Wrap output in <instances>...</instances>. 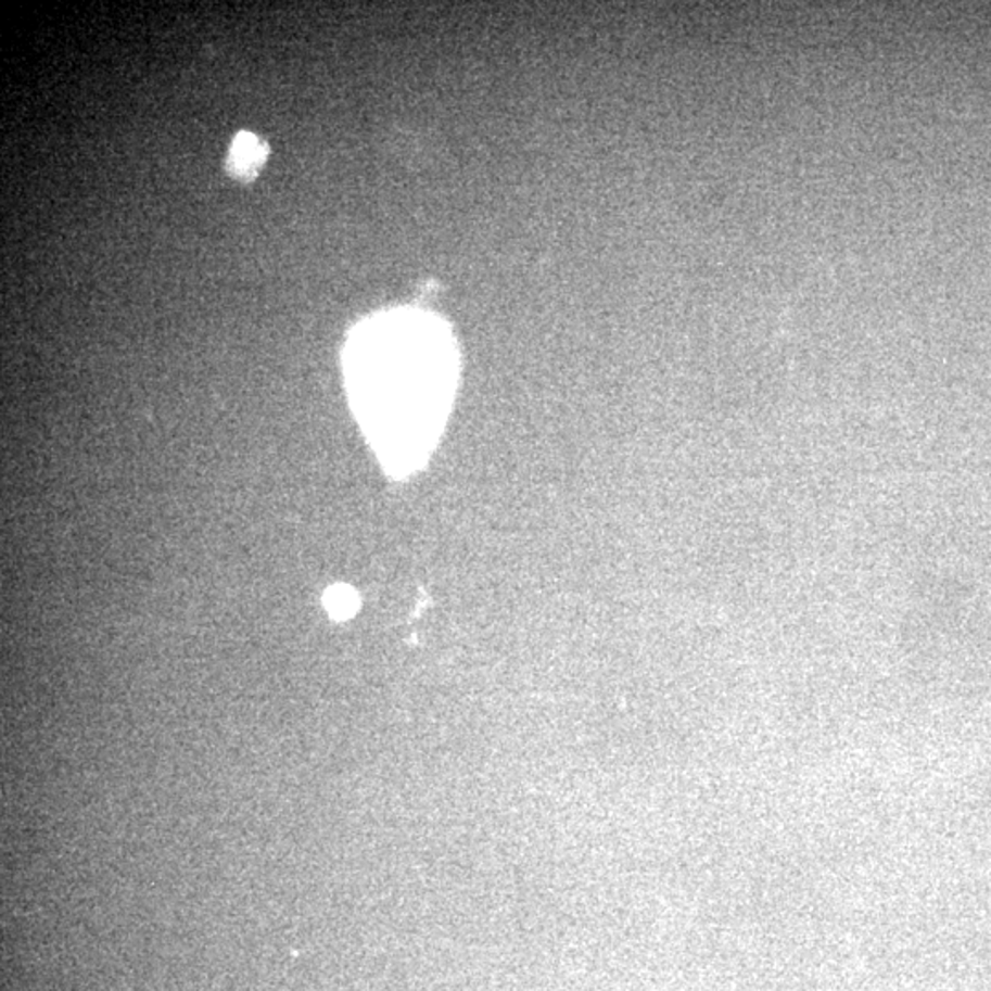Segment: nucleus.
I'll return each instance as SVG.
<instances>
[{
  "label": "nucleus",
  "mask_w": 991,
  "mask_h": 991,
  "mask_svg": "<svg viewBox=\"0 0 991 991\" xmlns=\"http://www.w3.org/2000/svg\"><path fill=\"white\" fill-rule=\"evenodd\" d=\"M364 357V392L374 416L419 440L450 398L452 351L445 334L421 320L380 329Z\"/></svg>",
  "instance_id": "1"
},
{
  "label": "nucleus",
  "mask_w": 991,
  "mask_h": 991,
  "mask_svg": "<svg viewBox=\"0 0 991 991\" xmlns=\"http://www.w3.org/2000/svg\"><path fill=\"white\" fill-rule=\"evenodd\" d=\"M267 145L262 138L252 132H239L226 162L228 173L238 180L256 179L257 173L267 161Z\"/></svg>",
  "instance_id": "2"
},
{
  "label": "nucleus",
  "mask_w": 991,
  "mask_h": 991,
  "mask_svg": "<svg viewBox=\"0 0 991 991\" xmlns=\"http://www.w3.org/2000/svg\"><path fill=\"white\" fill-rule=\"evenodd\" d=\"M323 605H326V610L331 618L344 621V619H350L353 613L357 612L358 595L350 586L336 584V586H331V588L327 589L326 595H323Z\"/></svg>",
  "instance_id": "3"
}]
</instances>
